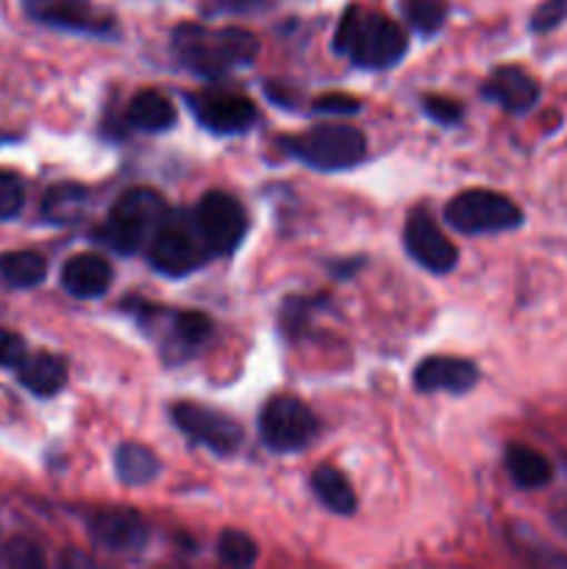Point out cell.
<instances>
[{"mask_svg":"<svg viewBox=\"0 0 567 569\" xmlns=\"http://www.w3.org/2000/svg\"><path fill=\"white\" fill-rule=\"evenodd\" d=\"M170 48L178 64L203 78L248 67L259 56V39L245 28H206L198 22H181L172 28Z\"/></svg>","mask_w":567,"mask_h":569,"instance_id":"6da1fadb","label":"cell"},{"mask_svg":"<svg viewBox=\"0 0 567 569\" xmlns=\"http://www.w3.org/2000/svg\"><path fill=\"white\" fill-rule=\"evenodd\" d=\"M409 50L404 28L381 11L354 3L345 9L334 31V53L345 56L361 70H389Z\"/></svg>","mask_w":567,"mask_h":569,"instance_id":"7a4b0ae2","label":"cell"},{"mask_svg":"<svg viewBox=\"0 0 567 569\" xmlns=\"http://www.w3.org/2000/svg\"><path fill=\"white\" fill-rule=\"evenodd\" d=\"M170 206L156 189H128L111 206L109 217L100 228H94V242L106 244L120 256H133L148 248L156 228L167 217Z\"/></svg>","mask_w":567,"mask_h":569,"instance_id":"3957f363","label":"cell"},{"mask_svg":"<svg viewBox=\"0 0 567 569\" xmlns=\"http://www.w3.org/2000/svg\"><path fill=\"white\" fill-rule=\"evenodd\" d=\"M281 150L317 172H342L367 156V139L359 128L345 122H320L295 137L278 139Z\"/></svg>","mask_w":567,"mask_h":569,"instance_id":"277c9868","label":"cell"},{"mask_svg":"<svg viewBox=\"0 0 567 569\" xmlns=\"http://www.w3.org/2000/svg\"><path fill=\"white\" fill-rule=\"evenodd\" d=\"M211 259L192 214L167 211L148 244V261L159 276L187 278Z\"/></svg>","mask_w":567,"mask_h":569,"instance_id":"5b68a950","label":"cell"},{"mask_svg":"<svg viewBox=\"0 0 567 569\" xmlns=\"http://www.w3.org/2000/svg\"><path fill=\"white\" fill-rule=\"evenodd\" d=\"M523 220L526 217L520 206L493 189H465L445 206V222L465 237L515 231L523 226Z\"/></svg>","mask_w":567,"mask_h":569,"instance_id":"8992f818","label":"cell"},{"mask_svg":"<svg viewBox=\"0 0 567 569\" xmlns=\"http://www.w3.org/2000/svg\"><path fill=\"white\" fill-rule=\"evenodd\" d=\"M315 411L295 395H272L259 411V437L272 453H298L317 439Z\"/></svg>","mask_w":567,"mask_h":569,"instance_id":"52a82bcc","label":"cell"},{"mask_svg":"<svg viewBox=\"0 0 567 569\" xmlns=\"http://www.w3.org/2000/svg\"><path fill=\"white\" fill-rule=\"evenodd\" d=\"M192 217L211 256L237 253L248 233V214L242 203L228 192H217V189L206 192L195 206Z\"/></svg>","mask_w":567,"mask_h":569,"instance_id":"ba28073f","label":"cell"},{"mask_svg":"<svg viewBox=\"0 0 567 569\" xmlns=\"http://www.w3.org/2000/svg\"><path fill=\"white\" fill-rule=\"evenodd\" d=\"M170 417L178 431L187 433L195 445L211 450L215 456L228 459V456L242 448V426L233 417L222 415V411L181 400V403L170 406Z\"/></svg>","mask_w":567,"mask_h":569,"instance_id":"9c48e42d","label":"cell"},{"mask_svg":"<svg viewBox=\"0 0 567 569\" xmlns=\"http://www.w3.org/2000/svg\"><path fill=\"white\" fill-rule=\"evenodd\" d=\"M189 103V111L195 120L206 128V131L217 133V137H237L245 133L256 122L259 111H256L253 100L245 94L226 92V89H206V92H189L183 94Z\"/></svg>","mask_w":567,"mask_h":569,"instance_id":"30bf717a","label":"cell"},{"mask_svg":"<svg viewBox=\"0 0 567 569\" xmlns=\"http://www.w3.org/2000/svg\"><path fill=\"white\" fill-rule=\"evenodd\" d=\"M404 244L406 253L428 272H437V276H445L456 267L459 261V250L442 233V228L426 214V211H411L409 220H406L404 228Z\"/></svg>","mask_w":567,"mask_h":569,"instance_id":"8fae6325","label":"cell"},{"mask_svg":"<svg viewBox=\"0 0 567 569\" xmlns=\"http://www.w3.org/2000/svg\"><path fill=\"white\" fill-rule=\"evenodd\" d=\"M22 6L33 20L50 28L92 33V37H117V22L109 14L87 9L78 0H22Z\"/></svg>","mask_w":567,"mask_h":569,"instance_id":"7c38bea8","label":"cell"},{"mask_svg":"<svg viewBox=\"0 0 567 569\" xmlns=\"http://www.w3.org/2000/svg\"><path fill=\"white\" fill-rule=\"evenodd\" d=\"M87 526L92 542L109 553H139L148 545V522L131 509H98Z\"/></svg>","mask_w":567,"mask_h":569,"instance_id":"4fadbf2b","label":"cell"},{"mask_svg":"<svg viewBox=\"0 0 567 569\" xmlns=\"http://www.w3.org/2000/svg\"><path fill=\"white\" fill-rule=\"evenodd\" d=\"M481 372L470 359H459V356H428L415 367V389L422 395L431 392H448V395H465L478 383Z\"/></svg>","mask_w":567,"mask_h":569,"instance_id":"5bb4252c","label":"cell"},{"mask_svg":"<svg viewBox=\"0 0 567 569\" xmlns=\"http://www.w3.org/2000/svg\"><path fill=\"white\" fill-rule=\"evenodd\" d=\"M481 94L509 114H526L537 106L539 100V83L534 76H528L523 67H498L487 83L481 87Z\"/></svg>","mask_w":567,"mask_h":569,"instance_id":"9a60e30c","label":"cell"},{"mask_svg":"<svg viewBox=\"0 0 567 569\" xmlns=\"http://www.w3.org/2000/svg\"><path fill=\"white\" fill-rule=\"evenodd\" d=\"M111 278H115V270L109 259L98 253H78L61 267V287L78 300L103 298L111 287Z\"/></svg>","mask_w":567,"mask_h":569,"instance_id":"2e32d148","label":"cell"},{"mask_svg":"<svg viewBox=\"0 0 567 569\" xmlns=\"http://www.w3.org/2000/svg\"><path fill=\"white\" fill-rule=\"evenodd\" d=\"M17 378L37 398H53L67 383V361L61 356L42 350V353L26 356V361L17 367Z\"/></svg>","mask_w":567,"mask_h":569,"instance_id":"e0dca14e","label":"cell"},{"mask_svg":"<svg viewBox=\"0 0 567 569\" xmlns=\"http://www.w3.org/2000/svg\"><path fill=\"white\" fill-rule=\"evenodd\" d=\"M126 117L137 131L161 133L176 126V106L159 89H142L131 98Z\"/></svg>","mask_w":567,"mask_h":569,"instance_id":"ac0fdd59","label":"cell"},{"mask_svg":"<svg viewBox=\"0 0 567 569\" xmlns=\"http://www.w3.org/2000/svg\"><path fill=\"white\" fill-rule=\"evenodd\" d=\"M504 465L509 470L511 481L520 489H539L550 481L554 476V467L545 459L539 450L528 448V445L511 442L504 453Z\"/></svg>","mask_w":567,"mask_h":569,"instance_id":"d6986e66","label":"cell"},{"mask_svg":"<svg viewBox=\"0 0 567 569\" xmlns=\"http://www.w3.org/2000/svg\"><path fill=\"white\" fill-rule=\"evenodd\" d=\"M311 492L317 495L322 506L334 515H354L356 511V492L350 487V481L345 478L342 470L331 465H320L311 472Z\"/></svg>","mask_w":567,"mask_h":569,"instance_id":"ffe728a7","label":"cell"},{"mask_svg":"<svg viewBox=\"0 0 567 569\" xmlns=\"http://www.w3.org/2000/svg\"><path fill=\"white\" fill-rule=\"evenodd\" d=\"M48 276V261L33 250H9L0 253V287L33 289Z\"/></svg>","mask_w":567,"mask_h":569,"instance_id":"44dd1931","label":"cell"},{"mask_svg":"<svg viewBox=\"0 0 567 569\" xmlns=\"http://www.w3.org/2000/svg\"><path fill=\"white\" fill-rule=\"evenodd\" d=\"M115 472L126 487H145V483H153L159 478L161 465L150 448L126 442L115 453Z\"/></svg>","mask_w":567,"mask_h":569,"instance_id":"7402d4cb","label":"cell"},{"mask_svg":"<svg viewBox=\"0 0 567 569\" xmlns=\"http://www.w3.org/2000/svg\"><path fill=\"white\" fill-rule=\"evenodd\" d=\"M89 200V189L81 183H53V187L44 192L42 200V214L44 220L53 222V226H70V222L81 220L83 206Z\"/></svg>","mask_w":567,"mask_h":569,"instance_id":"603a6c76","label":"cell"},{"mask_svg":"<svg viewBox=\"0 0 567 569\" xmlns=\"http://www.w3.org/2000/svg\"><path fill=\"white\" fill-rule=\"evenodd\" d=\"M170 331L176 345H181L183 350H195L215 333V322L203 311H172Z\"/></svg>","mask_w":567,"mask_h":569,"instance_id":"cb8c5ba5","label":"cell"},{"mask_svg":"<svg viewBox=\"0 0 567 569\" xmlns=\"http://www.w3.org/2000/svg\"><path fill=\"white\" fill-rule=\"evenodd\" d=\"M400 14L420 37H431L445 26L448 3L445 0H400Z\"/></svg>","mask_w":567,"mask_h":569,"instance_id":"d4e9b609","label":"cell"},{"mask_svg":"<svg viewBox=\"0 0 567 569\" xmlns=\"http://www.w3.org/2000/svg\"><path fill=\"white\" fill-rule=\"evenodd\" d=\"M217 556L228 567H253L259 561V545L248 533L226 528L217 539Z\"/></svg>","mask_w":567,"mask_h":569,"instance_id":"484cf974","label":"cell"},{"mask_svg":"<svg viewBox=\"0 0 567 569\" xmlns=\"http://www.w3.org/2000/svg\"><path fill=\"white\" fill-rule=\"evenodd\" d=\"M26 206V183L17 172L0 170V220H14Z\"/></svg>","mask_w":567,"mask_h":569,"instance_id":"4316f807","label":"cell"},{"mask_svg":"<svg viewBox=\"0 0 567 569\" xmlns=\"http://www.w3.org/2000/svg\"><path fill=\"white\" fill-rule=\"evenodd\" d=\"M422 111L439 126H456L465 114V109L456 100L442 98V94H422Z\"/></svg>","mask_w":567,"mask_h":569,"instance_id":"83f0119b","label":"cell"},{"mask_svg":"<svg viewBox=\"0 0 567 569\" xmlns=\"http://www.w3.org/2000/svg\"><path fill=\"white\" fill-rule=\"evenodd\" d=\"M6 565L17 569H37L44 567V556L42 550L33 542H28V539H14V542H9V548H6Z\"/></svg>","mask_w":567,"mask_h":569,"instance_id":"f1b7e54d","label":"cell"},{"mask_svg":"<svg viewBox=\"0 0 567 569\" xmlns=\"http://www.w3.org/2000/svg\"><path fill=\"white\" fill-rule=\"evenodd\" d=\"M311 111H317V114H359L361 103L354 98V94L331 92V94H320V98L311 103Z\"/></svg>","mask_w":567,"mask_h":569,"instance_id":"f546056e","label":"cell"},{"mask_svg":"<svg viewBox=\"0 0 567 569\" xmlns=\"http://www.w3.org/2000/svg\"><path fill=\"white\" fill-rule=\"evenodd\" d=\"M26 356L28 350H26V342H22V337L0 328V367H6V370H17V367L26 361Z\"/></svg>","mask_w":567,"mask_h":569,"instance_id":"4dcf8cb0","label":"cell"},{"mask_svg":"<svg viewBox=\"0 0 567 569\" xmlns=\"http://www.w3.org/2000/svg\"><path fill=\"white\" fill-rule=\"evenodd\" d=\"M320 303H322V298H292V300H287V306H284V311H281L284 328H287L289 333H295L300 326H304V320L309 317V311L317 309Z\"/></svg>","mask_w":567,"mask_h":569,"instance_id":"1f68e13d","label":"cell"},{"mask_svg":"<svg viewBox=\"0 0 567 569\" xmlns=\"http://www.w3.org/2000/svg\"><path fill=\"white\" fill-rule=\"evenodd\" d=\"M561 20H567V0H545L531 17L534 31H550V28L559 26Z\"/></svg>","mask_w":567,"mask_h":569,"instance_id":"d6a6232c","label":"cell"},{"mask_svg":"<svg viewBox=\"0 0 567 569\" xmlns=\"http://www.w3.org/2000/svg\"><path fill=\"white\" fill-rule=\"evenodd\" d=\"M261 6H265V0H206L203 11L209 17H215L226 14V11H253L261 9Z\"/></svg>","mask_w":567,"mask_h":569,"instance_id":"836d02e7","label":"cell"},{"mask_svg":"<svg viewBox=\"0 0 567 569\" xmlns=\"http://www.w3.org/2000/svg\"><path fill=\"white\" fill-rule=\"evenodd\" d=\"M556 526H559L561 531H565V537H567V511H561V515H556Z\"/></svg>","mask_w":567,"mask_h":569,"instance_id":"e575fe53","label":"cell"}]
</instances>
